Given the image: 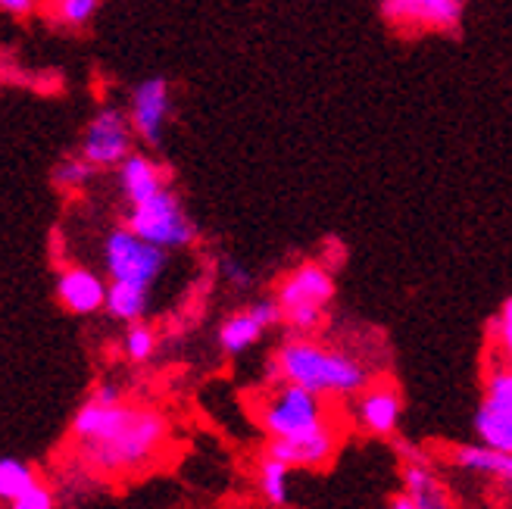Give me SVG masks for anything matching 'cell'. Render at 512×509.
Here are the masks:
<instances>
[{
  "label": "cell",
  "instance_id": "7",
  "mask_svg": "<svg viewBox=\"0 0 512 509\" xmlns=\"http://www.w3.org/2000/svg\"><path fill=\"white\" fill-rule=\"evenodd\" d=\"M466 0H381V16L400 32H456Z\"/></svg>",
  "mask_w": 512,
  "mask_h": 509
},
{
  "label": "cell",
  "instance_id": "24",
  "mask_svg": "<svg viewBox=\"0 0 512 509\" xmlns=\"http://www.w3.org/2000/svg\"><path fill=\"white\" fill-rule=\"evenodd\" d=\"M100 7V0H54V19L63 25H85Z\"/></svg>",
  "mask_w": 512,
  "mask_h": 509
},
{
  "label": "cell",
  "instance_id": "5",
  "mask_svg": "<svg viewBox=\"0 0 512 509\" xmlns=\"http://www.w3.org/2000/svg\"><path fill=\"white\" fill-rule=\"evenodd\" d=\"M104 266L113 282H132L150 288L166 269V250L135 235L132 228H113L104 241Z\"/></svg>",
  "mask_w": 512,
  "mask_h": 509
},
{
  "label": "cell",
  "instance_id": "11",
  "mask_svg": "<svg viewBox=\"0 0 512 509\" xmlns=\"http://www.w3.org/2000/svg\"><path fill=\"white\" fill-rule=\"evenodd\" d=\"M275 300L281 303V310H297V307H319L325 310L335 300V278L331 269L322 263H300L285 275V282L278 285Z\"/></svg>",
  "mask_w": 512,
  "mask_h": 509
},
{
  "label": "cell",
  "instance_id": "18",
  "mask_svg": "<svg viewBox=\"0 0 512 509\" xmlns=\"http://www.w3.org/2000/svg\"><path fill=\"white\" fill-rule=\"evenodd\" d=\"M147 291L132 282H113L107 291V313L119 322H138L147 310Z\"/></svg>",
  "mask_w": 512,
  "mask_h": 509
},
{
  "label": "cell",
  "instance_id": "19",
  "mask_svg": "<svg viewBox=\"0 0 512 509\" xmlns=\"http://www.w3.org/2000/svg\"><path fill=\"white\" fill-rule=\"evenodd\" d=\"M291 466L275 460V456L263 453L260 460V472H256V481H260V494L272 503V506H285L288 503V481H291Z\"/></svg>",
  "mask_w": 512,
  "mask_h": 509
},
{
  "label": "cell",
  "instance_id": "21",
  "mask_svg": "<svg viewBox=\"0 0 512 509\" xmlns=\"http://www.w3.org/2000/svg\"><path fill=\"white\" fill-rule=\"evenodd\" d=\"M491 353H497L503 363L512 366V297L503 303L491 325Z\"/></svg>",
  "mask_w": 512,
  "mask_h": 509
},
{
  "label": "cell",
  "instance_id": "1",
  "mask_svg": "<svg viewBox=\"0 0 512 509\" xmlns=\"http://www.w3.org/2000/svg\"><path fill=\"white\" fill-rule=\"evenodd\" d=\"M72 441L91 472L132 475L150 466L169 441V422L147 406L88 400L72 419Z\"/></svg>",
  "mask_w": 512,
  "mask_h": 509
},
{
  "label": "cell",
  "instance_id": "10",
  "mask_svg": "<svg viewBox=\"0 0 512 509\" xmlns=\"http://www.w3.org/2000/svg\"><path fill=\"white\" fill-rule=\"evenodd\" d=\"M338 447H341V435L335 422H328L325 428L300 438H272L266 444V453L281 463H288L291 469H325L335 460Z\"/></svg>",
  "mask_w": 512,
  "mask_h": 509
},
{
  "label": "cell",
  "instance_id": "15",
  "mask_svg": "<svg viewBox=\"0 0 512 509\" xmlns=\"http://www.w3.org/2000/svg\"><path fill=\"white\" fill-rule=\"evenodd\" d=\"M403 491L413 497L416 509H453V497L447 485L434 475L428 460L403 463Z\"/></svg>",
  "mask_w": 512,
  "mask_h": 509
},
{
  "label": "cell",
  "instance_id": "14",
  "mask_svg": "<svg viewBox=\"0 0 512 509\" xmlns=\"http://www.w3.org/2000/svg\"><path fill=\"white\" fill-rule=\"evenodd\" d=\"M450 460L456 469L484 475L494 481H512V450H500L491 444H459L450 450Z\"/></svg>",
  "mask_w": 512,
  "mask_h": 509
},
{
  "label": "cell",
  "instance_id": "17",
  "mask_svg": "<svg viewBox=\"0 0 512 509\" xmlns=\"http://www.w3.org/2000/svg\"><path fill=\"white\" fill-rule=\"evenodd\" d=\"M263 332H266V325H263L260 319H256V316L250 313V307H247V310H241V313H232V316H228V319L219 325V347H222V353H228V356H238V353L250 350L256 341H260Z\"/></svg>",
  "mask_w": 512,
  "mask_h": 509
},
{
  "label": "cell",
  "instance_id": "4",
  "mask_svg": "<svg viewBox=\"0 0 512 509\" xmlns=\"http://www.w3.org/2000/svg\"><path fill=\"white\" fill-rule=\"evenodd\" d=\"M125 225L132 228L135 235L147 238L150 244H157L163 250L188 247L197 238L191 216L185 213L178 194H172L169 188H163L160 194H153L141 203H132Z\"/></svg>",
  "mask_w": 512,
  "mask_h": 509
},
{
  "label": "cell",
  "instance_id": "12",
  "mask_svg": "<svg viewBox=\"0 0 512 509\" xmlns=\"http://www.w3.org/2000/svg\"><path fill=\"white\" fill-rule=\"evenodd\" d=\"M172 110V97H169V85L166 79H147L132 91V125H135V135L150 144V147H160L163 141V129H166V119Z\"/></svg>",
  "mask_w": 512,
  "mask_h": 509
},
{
  "label": "cell",
  "instance_id": "29",
  "mask_svg": "<svg viewBox=\"0 0 512 509\" xmlns=\"http://www.w3.org/2000/svg\"><path fill=\"white\" fill-rule=\"evenodd\" d=\"M388 509H416V503H413V497H409V494L403 491L400 497H394V500L388 503Z\"/></svg>",
  "mask_w": 512,
  "mask_h": 509
},
{
  "label": "cell",
  "instance_id": "26",
  "mask_svg": "<svg viewBox=\"0 0 512 509\" xmlns=\"http://www.w3.org/2000/svg\"><path fill=\"white\" fill-rule=\"evenodd\" d=\"M222 275H225L235 288H247V285L253 282L250 272H247V266L238 263V260H232V257H225V260H222Z\"/></svg>",
  "mask_w": 512,
  "mask_h": 509
},
{
  "label": "cell",
  "instance_id": "20",
  "mask_svg": "<svg viewBox=\"0 0 512 509\" xmlns=\"http://www.w3.org/2000/svg\"><path fill=\"white\" fill-rule=\"evenodd\" d=\"M35 485H38V472L29 463L16 460V456H4V460H0V500L4 503L16 500L19 494H25Z\"/></svg>",
  "mask_w": 512,
  "mask_h": 509
},
{
  "label": "cell",
  "instance_id": "27",
  "mask_svg": "<svg viewBox=\"0 0 512 509\" xmlns=\"http://www.w3.org/2000/svg\"><path fill=\"white\" fill-rule=\"evenodd\" d=\"M91 397L100 400V403H119V400H122V391H119L116 385H110V381H104V385H97V388H94Z\"/></svg>",
  "mask_w": 512,
  "mask_h": 509
},
{
  "label": "cell",
  "instance_id": "8",
  "mask_svg": "<svg viewBox=\"0 0 512 509\" xmlns=\"http://www.w3.org/2000/svg\"><path fill=\"white\" fill-rule=\"evenodd\" d=\"M132 138V116H125L116 107H104L91 119L82 138V157L94 166H119L125 157H132Z\"/></svg>",
  "mask_w": 512,
  "mask_h": 509
},
{
  "label": "cell",
  "instance_id": "28",
  "mask_svg": "<svg viewBox=\"0 0 512 509\" xmlns=\"http://www.w3.org/2000/svg\"><path fill=\"white\" fill-rule=\"evenodd\" d=\"M0 7H4L10 16H29L32 7H35V0H0Z\"/></svg>",
  "mask_w": 512,
  "mask_h": 509
},
{
  "label": "cell",
  "instance_id": "3",
  "mask_svg": "<svg viewBox=\"0 0 512 509\" xmlns=\"http://www.w3.org/2000/svg\"><path fill=\"white\" fill-rule=\"evenodd\" d=\"M253 416L269 441L310 435V431H319L331 422L325 397L294 385V381H269V388L256 400Z\"/></svg>",
  "mask_w": 512,
  "mask_h": 509
},
{
  "label": "cell",
  "instance_id": "25",
  "mask_svg": "<svg viewBox=\"0 0 512 509\" xmlns=\"http://www.w3.org/2000/svg\"><path fill=\"white\" fill-rule=\"evenodd\" d=\"M7 506H10V509H57V497H54V491L44 488L41 481H38L35 488H29L25 494H19V497L10 500Z\"/></svg>",
  "mask_w": 512,
  "mask_h": 509
},
{
  "label": "cell",
  "instance_id": "16",
  "mask_svg": "<svg viewBox=\"0 0 512 509\" xmlns=\"http://www.w3.org/2000/svg\"><path fill=\"white\" fill-rule=\"evenodd\" d=\"M119 185H122V194L128 203H141L166 188L160 166L150 163L141 154H132L119 163Z\"/></svg>",
  "mask_w": 512,
  "mask_h": 509
},
{
  "label": "cell",
  "instance_id": "22",
  "mask_svg": "<svg viewBox=\"0 0 512 509\" xmlns=\"http://www.w3.org/2000/svg\"><path fill=\"white\" fill-rule=\"evenodd\" d=\"M122 350H125V356L132 363H144V360H150V356H153V350H157V335H153V328L132 322V328L125 332Z\"/></svg>",
  "mask_w": 512,
  "mask_h": 509
},
{
  "label": "cell",
  "instance_id": "13",
  "mask_svg": "<svg viewBox=\"0 0 512 509\" xmlns=\"http://www.w3.org/2000/svg\"><path fill=\"white\" fill-rule=\"evenodd\" d=\"M107 285L100 275L82 266H69L57 275V300L75 316H91L97 310H107Z\"/></svg>",
  "mask_w": 512,
  "mask_h": 509
},
{
  "label": "cell",
  "instance_id": "23",
  "mask_svg": "<svg viewBox=\"0 0 512 509\" xmlns=\"http://www.w3.org/2000/svg\"><path fill=\"white\" fill-rule=\"evenodd\" d=\"M94 163L91 160H85V157H69V160H63L57 169H54V182L60 185V188H82L88 178L94 175Z\"/></svg>",
  "mask_w": 512,
  "mask_h": 509
},
{
  "label": "cell",
  "instance_id": "6",
  "mask_svg": "<svg viewBox=\"0 0 512 509\" xmlns=\"http://www.w3.org/2000/svg\"><path fill=\"white\" fill-rule=\"evenodd\" d=\"M475 435L481 444L512 450V366L491 353L484 372V394L475 413Z\"/></svg>",
  "mask_w": 512,
  "mask_h": 509
},
{
  "label": "cell",
  "instance_id": "9",
  "mask_svg": "<svg viewBox=\"0 0 512 509\" xmlns=\"http://www.w3.org/2000/svg\"><path fill=\"white\" fill-rule=\"evenodd\" d=\"M353 416H356V425H360L366 435L391 438L400 425V416H403L400 388L388 378L369 381V385L353 400Z\"/></svg>",
  "mask_w": 512,
  "mask_h": 509
},
{
  "label": "cell",
  "instance_id": "30",
  "mask_svg": "<svg viewBox=\"0 0 512 509\" xmlns=\"http://www.w3.org/2000/svg\"><path fill=\"white\" fill-rule=\"evenodd\" d=\"M500 494H503V509H512V481H503Z\"/></svg>",
  "mask_w": 512,
  "mask_h": 509
},
{
  "label": "cell",
  "instance_id": "2",
  "mask_svg": "<svg viewBox=\"0 0 512 509\" xmlns=\"http://www.w3.org/2000/svg\"><path fill=\"white\" fill-rule=\"evenodd\" d=\"M269 381H294L322 397H356L369 385V372L344 350L294 335L269 360Z\"/></svg>",
  "mask_w": 512,
  "mask_h": 509
}]
</instances>
